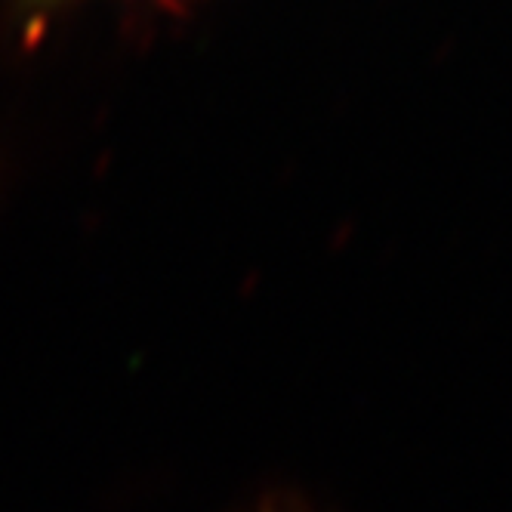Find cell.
<instances>
[{
	"instance_id": "1",
	"label": "cell",
	"mask_w": 512,
	"mask_h": 512,
	"mask_svg": "<svg viewBox=\"0 0 512 512\" xmlns=\"http://www.w3.org/2000/svg\"><path fill=\"white\" fill-rule=\"evenodd\" d=\"M250 512H312L309 506H303L300 500H287V497H266L256 503Z\"/></svg>"
}]
</instances>
